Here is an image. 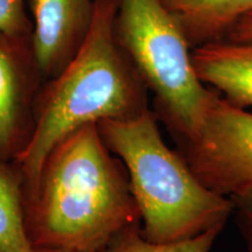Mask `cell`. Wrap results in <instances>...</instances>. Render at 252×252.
Listing matches in <instances>:
<instances>
[{"label": "cell", "mask_w": 252, "mask_h": 252, "mask_svg": "<svg viewBox=\"0 0 252 252\" xmlns=\"http://www.w3.org/2000/svg\"><path fill=\"white\" fill-rule=\"evenodd\" d=\"M25 217L34 250L102 252L123 230L141 224L125 166L97 124L50 150L35 184L25 190Z\"/></svg>", "instance_id": "obj_1"}, {"label": "cell", "mask_w": 252, "mask_h": 252, "mask_svg": "<svg viewBox=\"0 0 252 252\" xmlns=\"http://www.w3.org/2000/svg\"><path fill=\"white\" fill-rule=\"evenodd\" d=\"M118 0H94V15L83 45L71 61L41 86L34 130L14 163L25 190L35 184L50 150L78 128L127 119L149 105V90L116 35Z\"/></svg>", "instance_id": "obj_2"}, {"label": "cell", "mask_w": 252, "mask_h": 252, "mask_svg": "<svg viewBox=\"0 0 252 252\" xmlns=\"http://www.w3.org/2000/svg\"><path fill=\"white\" fill-rule=\"evenodd\" d=\"M158 122L150 108L135 117L97 124L127 172L143 235L154 243H171L225 226L232 200L195 175L181 153L163 140Z\"/></svg>", "instance_id": "obj_3"}, {"label": "cell", "mask_w": 252, "mask_h": 252, "mask_svg": "<svg viewBox=\"0 0 252 252\" xmlns=\"http://www.w3.org/2000/svg\"><path fill=\"white\" fill-rule=\"evenodd\" d=\"M116 35L146 89L154 113L178 140L193 135L214 94L198 77L180 23L161 0H118Z\"/></svg>", "instance_id": "obj_4"}, {"label": "cell", "mask_w": 252, "mask_h": 252, "mask_svg": "<svg viewBox=\"0 0 252 252\" xmlns=\"http://www.w3.org/2000/svg\"><path fill=\"white\" fill-rule=\"evenodd\" d=\"M180 145L191 171L212 190L231 197L252 188V111L214 94L196 132Z\"/></svg>", "instance_id": "obj_5"}, {"label": "cell", "mask_w": 252, "mask_h": 252, "mask_svg": "<svg viewBox=\"0 0 252 252\" xmlns=\"http://www.w3.org/2000/svg\"><path fill=\"white\" fill-rule=\"evenodd\" d=\"M43 82L31 36L0 32V162H15L27 149Z\"/></svg>", "instance_id": "obj_6"}, {"label": "cell", "mask_w": 252, "mask_h": 252, "mask_svg": "<svg viewBox=\"0 0 252 252\" xmlns=\"http://www.w3.org/2000/svg\"><path fill=\"white\" fill-rule=\"evenodd\" d=\"M32 47L43 80L55 77L83 45L94 15V0H27Z\"/></svg>", "instance_id": "obj_7"}, {"label": "cell", "mask_w": 252, "mask_h": 252, "mask_svg": "<svg viewBox=\"0 0 252 252\" xmlns=\"http://www.w3.org/2000/svg\"><path fill=\"white\" fill-rule=\"evenodd\" d=\"M200 80L241 108L252 106V41L220 40L193 49Z\"/></svg>", "instance_id": "obj_8"}, {"label": "cell", "mask_w": 252, "mask_h": 252, "mask_svg": "<svg viewBox=\"0 0 252 252\" xmlns=\"http://www.w3.org/2000/svg\"><path fill=\"white\" fill-rule=\"evenodd\" d=\"M184 28L193 48L224 40L245 15L252 0H161Z\"/></svg>", "instance_id": "obj_9"}, {"label": "cell", "mask_w": 252, "mask_h": 252, "mask_svg": "<svg viewBox=\"0 0 252 252\" xmlns=\"http://www.w3.org/2000/svg\"><path fill=\"white\" fill-rule=\"evenodd\" d=\"M0 252H34L25 217V187L14 162H0Z\"/></svg>", "instance_id": "obj_10"}, {"label": "cell", "mask_w": 252, "mask_h": 252, "mask_svg": "<svg viewBox=\"0 0 252 252\" xmlns=\"http://www.w3.org/2000/svg\"><path fill=\"white\" fill-rule=\"evenodd\" d=\"M223 229L224 226H217L193 238L154 243L143 235L140 225H133L119 232L102 252H212Z\"/></svg>", "instance_id": "obj_11"}, {"label": "cell", "mask_w": 252, "mask_h": 252, "mask_svg": "<svg viewBox=\"0 0 252 252\" xmlns=\"http://www.w3.org/2000/svg\"><path fill=\"white\" fill-rule=\"evenodd\" d=\"M33 25L27 14V0H0V32L14 36H31Z\"/></svg>", "instance_id": "obj_12"}, {"label": "cell", "mask_w": 252, "mask_h": 252, "mask_svg": "<svg viewBox=\"0 0 252 252\" xmlns=\"http://www.w3.org/2000/svg\"><path fill=\"white\" fill-rule=\"evenodd\" d=\"M230 198L234 203L232 215L239 235L247 250L252 252V188L245 189Z\"/></svg>", "instance_id": "obj_13"}, {"label": "cell", "mask_w": 252, "mask_h": 252, "mask_svg": "<svg viewBox=\"0 0 252 252\" xmlns=\"http://www.w3.org/2000/svg\"><path fill=\"white\" fill-rule=\"evenodd\" d=\"M226 40L252 41V13L245 15L229 32Z\"/></svg>", "instance_id": "obj_14"}, {"label": "cell", "mask_w": 252, "mask_h": 252, "mask_svg": "<svg viewBox=\"0 0 252 252\" xmlns=\"http://www.w3.org/2000/svg\"><path fill=\"white\" fill-rule=\"evenodd\" d=\"M34 252H67V251H60V250H48V249H35Z\"/></svg>", "instance_id": "obj_15"}]
</instances>
